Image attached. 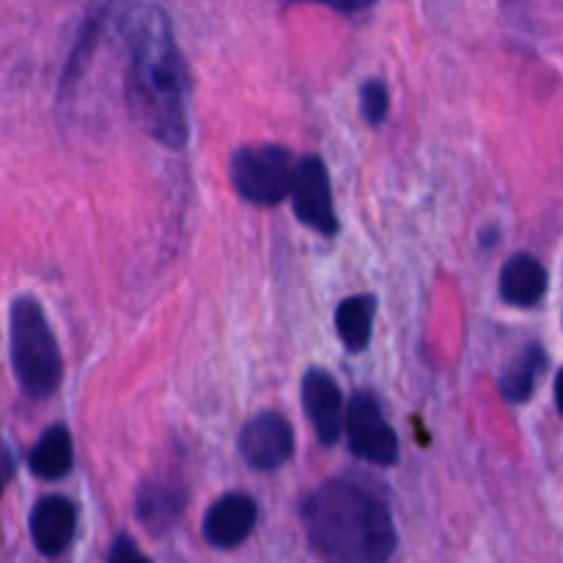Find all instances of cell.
I'll use <instances>...</instances> for the list:
<instances>
[{
    "label": "cell",
    "instance_id": "6da1fadb",
    "mask_svg": "<svg viewBox=\"0 0 563 563\" xmlns=\"http://www.w3.org/2000/svg\"><path fill=\"white\" fill-rule=\"evenodd\" d=\"M130 71L126 99L137 124L168 148H185L190 137L187 119V66L170 22L157 5H143L126 25Z\"/></svg>",
    "mask_w": 563,
    "mask_h": 563
},
{
    "label": "cell",
    "instance_id": "7a4b0ae2",
    "mask_svg": "<svg viewBox=\"0 0 563 563\" xmlns=\"http://www.w3.org/2000/svg\"><path fill=\"white\" fill-rule=\"evenodd\" d=\"M308 542L328 563H385L396 528L385 504L352 482H328L302 500Z\"/></svg>",
    "mask_w": 563,
    "mask_h": 563
},
{
    "label": "cell",
    "instance_id": "3957f363",
    "mask_svg": "<svg viewBox=\"0 0 563 563\" xmlns=\"http://www.w3.org/2000/svg\"><path fill=\"white\" fill-rule=\"evenodd\" d=\"M11 366L31 399H49L64 377L58 341L36 297H16L9 311Z\"/></svg>",
    "mask_w": 563,
    "mask_h": 563
},
{
    "label": "cell",
    "instance_id": "277c9868",
    "mask_svg": "<svg viewBox=\"0 0 563 563\" xmlns=\"http://www.w3.org/2000/svg\"><path fill=\"white\" fill-rule=\"evenodd\" d=\"M297 163L284 146H245L231 157V181L245 201L273 207L295 187Z\"/></svg>",
    "mask_w": 563,
    "mask_h": 563
},
{
    "label": "cell",
    "instance_id": "5b68a950",
    "mask_svg": "<svg viewBox=\"0 0 563 563\" xmlns=\"http://www.w3.org/2000/svg\"><path fill=\"white\" fill-rule=\"evenodd\" d=\"M346 438L352 454L374 462V465H394L399 460V438L385 421L377 399L357 394L346 410Z\"/></svg>",
    "mask_w": 563,
    "mask_h": 563
},
{
    "label": "cell",
    "instance_id": "8992f818",
    "mask_svg": "<svg viewBox=\"0 0 563 563\" xmlns=\"http://www.w3.org/2000/svg\"><path fill=\"white\" fill-rule=\"evenodd\" d=\"M291 201L300 223L319 234H335L339 220H335L333 196H330L328 168L319 157H302L297 163L295 187H291Z\"/></svg>",
    "mask_w": 563,
    "mask_h": 563
},
{
    "label": "cell",
    "instance_id": "52a82bcc",
    "mask_svg": "<svg viewBox=\"0 0 563 563\" xmlns=\"http://www.w3.org/2000/svg\"><path fill=\"white\" fill-rule=\"evenodd\" d=\"M295 451V432L289 421L275 412H264L245 423L240 434V454L253 471H278Z\"/></svg>",
    "mask_w": 563,
    "mask_h": 563
},
{
    "label": "cell",
    "instance_id": "ba28073f",
    "mask_svg": "<svg viewBox=\"0 0 563 563\" xmlns=\"http://www.w3.org/2000/svg\"><path fill=\"white\" fill-rule=\"evenodd\" d=\"M258 520V506L251 495L231 493L214 500L203 517V537L212 548H240L253 533Z\"/></svg>",
    "mask_w": 563,
    "mask_h": 563
},
{
    "label": "cell",
    "instance_id": "9c48e42d",
    "mask_svg": "<svg viewBox=\"0 0 563 563\" xmlns=\"http://www.w3.org/2000/svg\"><path fill=\"white\" fill-rule=\"evenodd\" d=\"M302 407H306L319 440L324 445H333L341 438V427H344V401H341L339 385L328 372L313 368V372L306 374V379H302Z\"/></svg>",
    "mask_w": 563,
    "mask_h": 563
},
{
    "label": "cell",
    "instance_id": "30bf717a",
    "mask_svg": "<svg viewBox=\"0 0 563 563\" xmlns=\"http://www.w3.org/2000/svg\"><path fill=\"white\" fill-rule=\"evenodd\" d=\"M77 509L60 495L42 498L31 511V539L42 555H58L75 539Z\"/></svg>",
    "mask_w": 563,
    "mask_h": 563
},
{
    "label": "cell",
    "instance_id": "8fae6325",
    "mask_svg": "<svg viewBox=\"0 0 563 563\" xmlns=\"http://www.w3.org/2000/svg\"><path fill=\"white\" fill-rule=\"evenodd\" d=\"M544 291H548V269L542 267V262L528 253L511 256L500 273V297L509 306L531 308L542 300Z\"/></svg>",
    "mask_w": 563,
    "mask_h": 563
},
{
    "label": "cell",
    "instance_id": "7c38bea8",
    "mask_svg": "<svg viewBox=\"0 0 563 563\" xmlns=\"http://www.w3.org/2000/svg\"><path fill=\"white\" fill-rule=\"evenodd\" d=\"M185 509V489L165 478H148L137 489V520L154 533H163Z\"/></svg>",
    "mask_w": 563,
    "mask_h": 563
},
{
    "label": "cell",
    "instance_id": "4fadbf2b",
    "mask_svg": "<svg viewBox=\"0 0 563 563\" xmlns=\"http://www.w3.org/2000/svg\"><path fill=\"white\" fill-rule=\"evenodd\" d=\"M71 460H75V451H71L69 429L49 427L38 438V443L33 445L31 456H27V465H31L33 476L55 482V478H64L71 471Z\"/></svg>",
    "mask_w": 563,
    "mask_h": 563
},
{
    "label": "cell",
    "instance_id": "5bb4252c",
    "mask_svg": "<svg viewBox=\"0 0 563 563\" xmlns=\"http://www.w3.org/2000/svg\"><path fill=\"white\" fill-rule=\"evenodd\" d=\"M544 366H548V357H544L542 346H528V350H522L520 355L506 366L504 379H500L504 399L511 401V405H520V401L531 399L533 388H537V379L542 377Z\"/></svg>",
    "mask_w": 563,
    "mask_h": 563
},
{
    "label": "cell",
    "instance_id": "9a60e30c",
    "mask_svg": "<svg viewBox=\"0 0 563 563\" xmlns=\"http://www.w3.org/2000/svg\"><path fill=\"white\" fill-rule=\"evenodd\" d=\"M372 319H374V297L355 295L346 297L335 311V328H339L341 341L352 352L366 350L372 341Z\"/></svg>",
    "mask_w": 563,
    "mask_h": 563
},
{
    "label": "cell",
    "instance_id": "2e32d148",
    "mask_svg": "<svg viewBox=\"0 0 563 563\" xmlns=\"http://www.w3.org/2000/svg\"><path fill=\"white\" fill-rule=\"evenodd\" d=\"M361 104L368 124H383V121L388 119V110H390L388 88H385L379 80H368L361 91Z\"/></svg>",
    "mask_w": 563,
    "mask_h": 563
},
{
    "label": "cell",
    "instance_id": "e0dca14e",
    "mask_svg": "<svg viewBox=\"0 0 563 563\" xmlns=\"http://www.w3.org/2000/svg\"><path fill=\"white\" fill-rule=\"evenodd\" d=\"M108 563H148V559L137 550V544L130 537H119L110 548Z\"/></svg>",
    "mask_w": 563,
    "mask_h": 563
},
{
    "label": "cell",
    "instance_id": "ac0fdd59",
    "mask_svg": "<svg viewBox=\"0 0 563 563\" xmlns=\"http://www.w3.org/2000/svg\"><path fill=\"white\" fill-rule=\"evenodd\" d=\"M306 3H322L335 11H344V14H355V11H363L368 9V5H374L377 0H306Z\"/></svg>",
    "mask_w": 563,
    "mask_h": 563
},
{
    "label": "cell",
    "instance_id": "d6986e66",
    "mask_svg": "<svg viewBox=\"0 0 563 563\" xmlns=\"http://www.w3.org/2000/svg\"><path fill=\"white\" fill-rule=\"evenodd\" d=\"M11 476V456L0 454V489L5 487V482H9Z\"/></svg>",
    "mask_w": 563,
    "mask_h": 563
},
{
    "label": "cell",
    "instance_id": "ffe728a7",
    "mask_svg": "<svg viewBox=\"0 0 563 563\" xmlns=\"http://www.w3.org/2000/svg\"><path fill=\"white\" fill-rule=\"evenodd\" d=\"M555 405L563 412V368L559 372V379H555Z\"/></svg>",
    "mask_w": 563,
    "mask_h": 563
}]
</instances>
